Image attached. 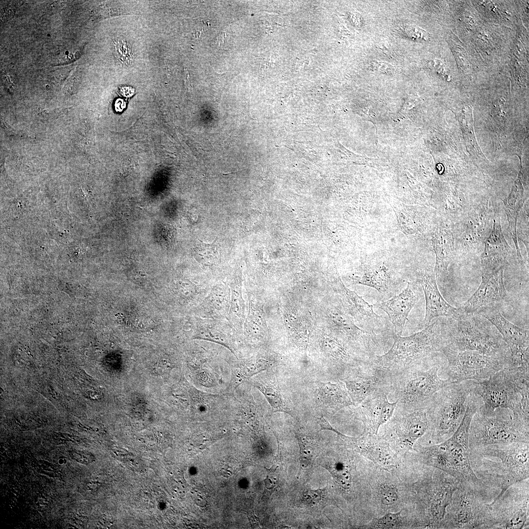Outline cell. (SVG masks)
<instances>
[{
    "label": "cell",
    "instance_id": "20",
    "mask_svg": "<svg viewBox=\"0 0 529 529\" xmlns=\"http://www.w3.org/2000/svg\"><path fill=\"white\" fill-rule=\"evenodd\" d=\"M419 282L423 290L426 300V312L423 320L426 327L436 317H452L459 314L458 309L449 304L442 297L433 275H423Z\"/></svg>",
    "mask_w": 529,
    "mask_h": 529
},
{
    "label": "cell",
    "instance_id": "32",
    "mask_svg": "<svg viewBox=\"0 0 529 529\" xmlns=\"http://www.w3.org/2000/svg\"><path fill=\"white\" fill-rule=\"evenodd\" d=\"M196 337L220 344L233 352L231 343L227 337L214 327L202 326L199 329Z\"/></svg>",
    "mask_w": 529,
    "mask_h": 529
},
{
    "label": "cell",
    "instance_id": "31",
    "mask_svg": "<svg viewBox=\"0 0 529 529\" xmlns=\"http://www.w3.org/2000/svg\"><path fill=\"white\" fill-rule=\"evenodd\" d=\"M296 437L300 447V464L306 467L311 464L315 456V442L312 438L298 433Z\"/></svg>",
    "mask_w": 529,
    "mask_h": 529
},
{
    "label": "cell",
    "instance_id": "15",
    "mask_svg": "<svg viewBox=\"0 0 529 529\" xmlns=\"http://www.w3.org/2000/svg\"><path fill=\"white\" fill-rule=\"evenodd\" d=\"M340 437L350 447L371 461L379 470L391 472L400 465L401 461L398 454L383 435H379L363 431L362 434L357 437L345 435Z\"/></svg>",
    "mask_w": 529,
    "mask_h": 529
},
{
    "label": "cell",
    "instance_id": "6",
    "mask_svg": "<svg viewBox=\"0 0 529 529\" xmlns=\"http://www.w3.org/2000/svg\"><path fill=\"white\" fill-rule=\"evenodd\" d=\"M452 317L450 326H445V346L454 350L477 351L499 358H511L509 348L499 332L485 320L474 313H459Z\"/></svg>",
    "mask_w": 529,
    "mask_h": 529
},
{
    "label": "cell",
    "instance_id": "17",
    "mask_svg": "<svg viewBox=\"0 0 529 529\" xmlns=\"http://www.w3.org/2000/svg\"><path fill=\"white\" fill-rule=\"evenodd\" d=\"M419 286L414 282H409L399 294L375 304L388 315L396 336H401L409 312L419 300Z\"/></svg>",
    "mask_w": 529,
    "mask_h": 529
},
{
    "label": "cell",
    "instance_id": "35",
    "mask_svg": "<svg viewBox=\"0 0 529 529\" xmlns=\"http://www.w3.org/2000/svg\"><path fill=\"white\" fill-rule=\"evenodd\" d=\"M404 32L413 39L428 41L429 35L425 30L415 26L407 25L404 28Z\"/></svg>",
    "mask_w": 529,
    "mask_h": 529
},
{
    "label": "cell",
    "instance_id": "8",
    "mask_svg": "<svg viewBox=\"0 0 529 529\" xmlns=\"http://www.w3.org/2000/svg\"><path fill=\"white\" fill-rule=\"evenodd\" d=\"M515 442L529 443V422L508 409L488 412L477 410L470 424L469 449Z\"/></svg>",
    "mask_w": 529,
    "mask_h": 529
},
{
    "label": "cell",
    "instance_id": "27",
    "mask_svg": "<svg viewBox=\"0 0 529 529\" xmlns=\"http://www.w3.org/2000/svg\"><path fill=\"white\" fill-rule=\"evenodd\" d=\"M194 248V257L197 261L204 266H211L218 262L219 254L216 240L208 243L199 240Z\"/></svg>",
    "mask_w": 529,
    "mask_h": 529
},
{
    "label": "cell",
    "instance_id": "5",
    "mask_svg": "<svg viewBox=\"0 0 529 529\" xmlns=\"http://www.w3.org/2000/svg\"><path fill=\"white\" fill-rule=\"evenodd\" d=\"M390 349L373 361L392 374L435 355L446 345L445 326L439 320L411 335L394 337Z\"/></svg>",
    "mask_w": 529,
    "mask_h": 529
},
{
    "label": "cell",
    "instance_id": "37",
    "mask_svg": "<svg viewBox=\"0 0 529 529\" xmlns=\"http://www.w3.org/2000/svg\"><path fill=\"white\" fill-rule=\"evenodd\" d=\"M370 66L374 70L385 73H392L395 70L393 66L384 62H372Z\"/></svg>",
    "mask_w": 529,
    "mask_h": 529
},
{
    "label": "cell",
    "instance_id": "24",
    "mask_svg": "<svg viewBox=\"0 0 529 529\" xmlns=\"http://www.w3.org/2000/svg\"><path fill=\"white\" fill-rule=\"evenodd\" d=\"M403 509L398 511L388 512L380 517L373 518L361 528L373 529H404L410 527L409 519L402 515Z\"/></svg>",
    "mask_w": 529,
    "mask_h": 529
},
{
    "label": "cell",
    "instance_id": "14",
    "mask_svg": "<svg viewBox=\"0 0 529 529\" xmlns=\"http://www.w3.org/2000/svg\"><path fill=\"white\" fill-rule=\"evenodd\" d=\"M477 312L496 327L509 348L512 363L529 366V330L507 320L495 307L484 306Z\"/></svg>",
    "mask_w": 529,
    "mask_h": 529
},
{
    "label": "cell",
    "instance_id": "2",
    "mask_svg": "<svg viewBox=\"0 0 529 529\" xmlns=\"http://www.w3.org/2000/svg\"><path fill=\"white\" fill-rule=\"evenodd\" d=\"M417 480L409 486L413 511L411 528L442 529L458 481L446 473L422 465Z\"/></svg>",
    "mask_w": 529,
    "mask_h": 529
},
{
    "label": "cell",
    "instance_id": "22",
    "mask_svg": "<svg viewBox=\"0 0 529 529\" xmlns=\"http://www.w3.org/2000/svg\"><path fill=\"white\" fill-rule=\"evenodd\" d=\"M319 392L326 404L335 409L353 405L344 383H321L319 386Z\"/></svg>",
    "mask_w": 529,
    "mask_h": 529
},
{
    "label": "cell",
    "instance_id": "25",
    "mask_svg": "<svg viewBox=\"0 0 529 529\" xmlns=\"http://www.w3.org/2000/svg\"><path fill=\"white\" fill-rule=\"evenodd\" d=\"M205 303L207 309L211 312L217 314L227 312L230 308V290L222 284L215 286L206 297Z\"/></svg>",
    "mask_w": 529,
    "mask_h": 529
},
{
    "label": "cell",
    "instance_id": "34",
    "mask_svg": "<svg viewBox=\"0 0 529 529\" xmlns=\"http://www.w3.org/2000/svg\"><path fill=\"white\" fill-rule=\"evenodd\" d=\"M176 289L179 295L185 300L192 299L197 293V288L195 284L186 279L177 282Z\"/></svg>",
    "mask_w": 529,
    "mask_h": 529
},
{
    "label": "cell",
    "instance_id": "36",
    "mask_svg": "<svg viewBox=\"0 0 529 529\" xmlns=\"http://www.w3.org/2000/svg\"><path fill=\"white\" fill-rule=\"evenodd\" d=\"M325 489L308 490L303 493V501L311 505H316L322 499Z\"/></svg>",
    "mask_w": 529,
    "mask_h": 529
},
{
    "label": "cell",
    "instance_id": "10",
    "mask_svg": "<svg viewBox=\"0 0 529 529\" xmlns=\"http://www.w3.org/2000/svg\"><path fill=\"white\" fill-rule=\"evenodd\" d=\"M440 353L446 361L444 373L451 383L482 381L512 363L511 358H499L474 351L454 350L446 346Z\"/></svg>",
    "mask_w": 529,
    "mask_h": 529
},
{
    "label": "cell",
    "instance_id": "9",
    "mask_svg": "<svg viewBox=\"0 0 529 529\" xmlns=\"http://www.w3.org/2000/svg\"><path fill=\"white\" fill-rule=\"evenodd\" d=\"M491 499L465 483H458L442 529H488Z\"/></svg>",
    "mask_w": 529,
    "mask_h": 529
},
{
    "label": "cell",
    "instance_id": "11",
    "mask_svg": "<svg viewBox=\"0 0 529 529\" xmlns=\"http://www.w3.org/2000/svg\"><path fill=\"white\" fill-rule=\"evenodd\" d=\"M490 505L489 529H529V479L509 487Z\"/></svg>",
    "mask_w": 529,
    "mask_h": 529
},
{
    "label": "cell",
    "instance_id": "12",
    "mask_svg": "<svg viewBox=\"0 0 529 529\" xmlns=\"http://www.w3.org/2000/svg\"><path fill=\"white\" fill-rule=\"evenodd\" d=\"M383 435L398 454L412 452L417 441L425 436L430 423L425 409L410 412L395 410Z\"/></svg>",
    "mask_w": 529,
    "mask_h": 529
},
{
    "label": "cell",
    "instance_id": "26",
    "mask_svg": "<svg viewBox=\"0 0 529 529\" xmlns=\"http://www.w3.org/2000/svg\"><path fill=\"white\" fill-rule=\"evenodd\" d=\"M337 485L343 491L348 492L353 484V477L349 464L341 461L335 460L327 466Z\"/></svg>",
    "mask_w": 529,
    "mask_h": 529
},
{
    "label": "cell",
    "instance_id": "7",
    "mask_svg": "<svg viewBox=\"0 0 529 529\" xmlns=\"http://www.w3.org/2000/svg\"><path fill=\"white\" fill-rule=\"evenodd\" d=\"M471 387L472 380L453 383L434 395L426 409L429 445L442 442L455 433L464 415Z\"/></svg>",
    "mask_w": 529,
    "mask_h": 529
},
{
    "label": "cell",
    "instance_id": "29",
    "mask_svg": "<svg viewBox=\"0 0 529 529\" xmlns=\"http://www.w3.org/2000/svg\"><path fill=\"white\" fill-rule=\"evenodd\" d=\"M268 365V362L263 359H255L246 361L241 364L239 368L234 370L235 383L239 384L243 379L265 370Z\"/></svg>",
    "mask_w": 529,
    "mask_h": 529
},
{
    "label": "cell",
    "instance_id": "28",
    "mask_svg": "<svg viewBox=\"0 0 529 529\" xmlns=\"http://www.w3.org/2000/svg\"><path fill=\"white\" fill-rule=\"evenodd\" d=\"M244 326L246 333L252 337L259 338L264 335L265 324L264 318L261 312L252 305L250 306Z\"/></svg>",
    "mask_w": 529,
    "mask_h": 529
},
{
    "label": "cell",
    "instance_id": "18",
    "mask_svg": "<svg viewBox=\"0 0 529 529\" xmlns=\"http://www.w3.org/2000/svg\"><path fill=\"white\" fill-rule=\"evenodd\" d=\"M501 269L495 273L482 275L479 287L458 309L460 314H469L492 303L503 300L507 295Z\"/></svg>",
    "mask_w": 529,
    "mask_h": 529
},
{
    "label": "cell",
    "instance_id": "13",
    "mask_svg": "<svg viewBox=\"0 0 529 529\" xmlns=\"http://www.w3.org/2000/svg\"><path fill=\"white\" fill-rule=\"evenodd\" d=\"M343 379L353 404L359 405L380 389L390 387L391 373L372 360L356 366Z\"/></svg>",
    "mask_w": 529,
    "mask_h": 529
},
{
    "label": "cell",
    "instance_id": "16",
    "mask_svg": "<svg viewBox=\"0 0 529 529\" xmlns=\"http://www.w3.org/2000/svg\"><path fill=\"white\" fill-rule=\"evenodd\" d=\"M390 387L376 391L366 398L359 405L361 419L364 424V431L377 434L380 427L392 416L397 400L390 403L388 400Z\"/></svg>",
    "mask_w": 529,
    "mask_h": 529
},
{
    "label": "cell",
    "instance_id": "30",
    "mask_svg": "<svg viewBox=\"0 0 529 529\" xmlns=\"http://www.w3.org/2000/svg\"><path fill=\"white\" fill-rule=\"evenodd\" d=\"M255 385L263 393L274 411H288L282 395L276 387L259 384Z\"/></svg>",
    "mask_w": 529,
    "mask_h": 529
},
{
    "label": "cell",
    "instance_id": "1",
    "mask_svg": "<svg viewBox=\"0 0 529 529\" xmlns=\"http://www.w3.org/2000/svg\"><path fill=\"white\" fill-rule=\"evenodd\" d=\"M471 467L477 478L497 494L529 478V443L493 444L469 449Z\"/></svg>",
    "mask_w": 529,
    "mask_h": 529
},
{
    "label": "cell",
    "instance_id": "4",
    "mask_svg": "<svg viewBox=\"0 0 529 529\" xmlns=\"http://www.w3.org/2000/svg\"><path fill=\"white\" fill-rule=\"evenodd\" d=\"M446 364V361L435 355L391 373L390 393L398 401L395 409L410 412L426 409L436 392L451 384L440 375Z\"/></svg>",
    "mask_w": 529,
    "mask_h": 529
},
{
    "label": "cell",
    "instance_id": "41",
    "mask_svg": "<svg viewBox=\"0 0 529 529\" xmlns=\"http://www.w3.org/2000/svg\"><path fill=\"white\" fill-rule=\"evenodd\" d=\"M220 471L221 472H220V473L222 474V475L224 476V477H229L232 474L231 472L229 471H228L227 470H225L222 469Z\"/></svg>",
    "mask_w": 529,
    "mask_h": 529
},
{
    "label": "cell",
    "instance_id": "39",
    "mask_svg": "<svg viewBox=\"0 0 529 529\" xmlns=\"http://www.w3.org/2000/svg\"><path fill=\"white\" fill-rule=\"evenodd\" d=\"M319 424L322 429H326L332 431L336 433L337 434L338 436H341L343 435V434L340 433L338 431L334 429L333 427H332L328 423V422L323 418V417H322L319 419Z\"/></svg>",
    "mask_w": 529,
    "mask_h": 529
},
{
    "label": "cell",
    "instance_id": "21",
    "mask_svg": "<svg viewBox=\"0 0 529 529\" xmlns=\"http://www.w3.org/2000/svg\"><path fill=\"white\" fill-rule=\"evenodd\" d=\"M392 475L376 478L374 481L369 483L374 502L383 513L399 509L404 502L403 488Z\"/></svg>",
    "mask_w": 529,
    "mask_h": 529
},
{
    "label": "cell",
    "instance_id": "3",
    "mask_svg": "<svg viewBox=\"0 0 529 529\" xmlns=\"http://www.w3.org/2000/svg\"><path fill=\"white\" fill-rule=\"evenodd\" d=\"M471 391L481 399V411L508 409L529 422V366L510 364L487 379L472 381Z\"/></svg>",
    "mask_w": 529,
    "mask_h": 529
},
{
    "label": "cell",
    "instance_id": "23",
    "mask_svg": "<svg viewBox=\"0 0 529 529\" xmlns=\"http://www.w3.org/2000/svg\"><path fill=\"white\" fill-rule=\"evenodd\" d=\"M504 202L507 216L509 231L516 246L518 261L522 264L523 259L518 246L516 228L518 214L524 203L523 193L514 190Z\"/></svg>",
    "mask_w": 529,
    "mask_h": 529
},
{
    "label": "cell",
    "instance_id": "38",
    "mask_svg": "<svg viewBox=\"0 0 529 529\" xmlns=\"http://www.w3.org/2000/svg\"><path fill=\"white\" fill-rule=\"evenodd\" d=\"M277 467L274 468L273 466L270 469L265 468L267 472L266 479L264 480L265 487L267 489H271L275 487L277 483V479L274 474V472Z\"/></svg>",
    "mask_w": 529,
    "mask_h": 529
},
{
    "label": "cell",
    "instance_id": "33",
    "mask_svg": "<svg viewBox=\"0 0 529 529\" xmlns=\"http://www.w3.org/2000/svg\"><path fill=\"white\" fill-rule=\"evenodd\" d=\"M230 310L239 319L244 317V303L242 298L241 285L234 283L230 290Z\"/></svg>",
    "mask_w": 529,
    "mask_h": 529
},
{
    "label": "cell",
    "instance_id": "40",
    "mask_svg": "<svg viewBox=\"0 0 529 529\" xmlns=\"http://www.w3.org/2000/svg\"><path fill=\"white\" fill-rule=\"evenodd\" d=\"M193 499L195 504L199 506L203 507L207 505V503L205 498L200 494L194 495Z\"/></svg>",
    "mask_w": 529,
    "mask_h": 529
},
{
    "label": "cell",
    "instance_id": "19",
    "mask_svg": "<svg viewBox=\"0 0 529 529\" xmlns=\"http://www.w3.org/2000/svg\"><path fill=\"white\" fill-rule=\"evenodd\" d=\"M511 250L500 223L494 220L492 231L485 242L484 249L481 256L482 275H490L505 269Z\"/></svg>",
    "mask_w": 529,
    "mask_h": 529
}]
</instances>
